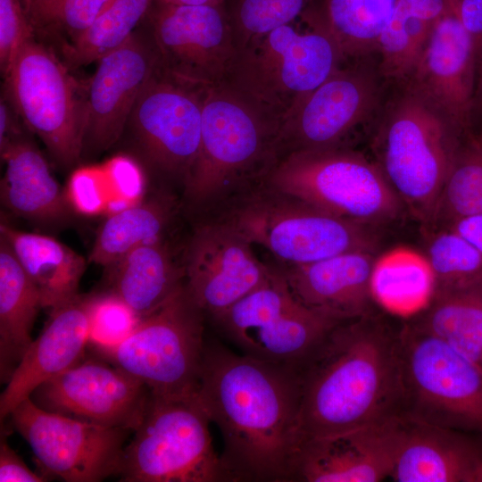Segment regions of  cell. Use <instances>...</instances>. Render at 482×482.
Returning <instances> with one entry per match:
<instances>
[{"label":"cell","instance_id":"obj_9","mask_svg":"<svg viewBox=\"0 0 482 482\" xmlns=\"http://www.w3.org/2000/svg\"><path fill=\"white\" fill-rule=\"evenodd\" d=\"M302 19L308 29L286 24L239 50L225 80L282 119L345 62L331 35Z\"/></svg>","mask_w":482,"mask_h":482},{"label":"cell","instance_id":"obj_39","mask_svg":"<svg viewBox=\"0 0 482 482\" xmlns=\"http://www.w3.org/2000/svg\"><path fill=\"white\" fill-rule=\"evenodd\" d=\"M90 315L89 345L96 352L119 344L141 320L129 305L109 291L91 295Z\"/></svg>","mask_w":482,"mask_h":482},{"label":"cell","instance_id":"obj_12","mask_svg":"<svg viewBox=\"0 0 482 482\" xmlns=\"http://www.w3.org/2000/svg\"><path fill=\"white\" fill-rule=\"evenodd\" d=\"M213 321L242 353L297 369L345 320L304 305L271 267L262 285Z\"/></svg>","mask_w":482,"mask_h":482},{"label":"cell","instance_id":"obj_44","mask_svg":"<svg viewBox=\"0 0 482 482\" xmlns=\"http://www.w3.org/2000/svg\"><path fill=\"white\" fill-rule=\"evenodd\" d=\"M24 129L27 127L20 115L7 98L2 96L0 100V153L12 143L25 137Z\"/></svg>","mask_w":482,"mask_h":482},{"label":"cell","instance_id":"obj_10","mask_svg":"<svg viewBox=\"0 0 482 482\" xmlns=\"http://www.w3.org/2000/svg\"><path fill=\"white\" fill-rule=\"evenodd\" d=\"M204 316L184 283L160 307L142 317L122 341L97 353L141 380L153 395H194L205 346Z\"/></svg>","mask_w":482,"mask_h":482},{"label":"cell","instance_id":"obj_35","mask_svg":"<svg viewBox=\"0 0 482 482\" xmlns=\"http://www.w3.org/2000/svg\"><path fill=\"white\" fill-rule=\"evenodd\" d=\"M154 0H112L74 41L62 46L70 68L97 62L126 42L141 25Z\"/></svg>","mask_w":482,"mask_h":482},{"label":"cell","instance_id":"obj_2","mask_svg":"<svg viewBox=\"0 0 482 482\" xmlns=\"http://www.w3.org/2000/svg\"><path fill=\"white\" fill-rule=\"evenodd\" d=\"M400 330L374 312L342 321L297 368L303 442L402 415Z\"/></svg>","mask_w":482,"mask_h":482},{"label":"cell","instance_id":"obj_17","mask_svg":"<svg viewBox=\"0 0 482 482\" xmlns=\"http://www.w3.org/2000/svg\"><path fill=\"white\" fill-rule=\"evenodd\" d=\"M96 62L84 83L83 154L105 151L120 138L141 92L161 66L144 21L126 42Z\"/></svg>","mask_w":482,"mask_h":482},{"label":"cell","instance_id":"obj_38","mask_svg":"<svg viewBox=\"0 0 482 482\" xmlns=\"http://www.w3.org/2000/svg\"><path fill=\"white\" fill-rule=\"evenodd\" d=\"M426 257L435 277L436 288L463 286L482 279V253L449 228L430 239Z\"/></svg>","mask_w":482,"mask_h":482},{"label":"cell","instance_id":"obj_3","mask_svg":"<svg viewBox=\"0 0 482 482\" xmlns=\"http://www.w3.org/2000/svg\"><path fill=\"white\" fill-rule=\"evenodd\" d=\"M282 118L222 83L204 87L199 153L184 186L195 209H218L259 185L278 161Z\"/></svg>","mask_w":482,"mask_h":482},{"label":"cell","instance_id":"obj_8","mask_svg":"<svg viewBox=\"0 0 482 482\" xmlns=\"http://www.w3.org/2000/svg\"><path fill=\"white\" fill-rule=\"evenodd\" d=\"M400 353L401 416L482 436V366L407 322Z\"/></svg>","mask_w":482,"mask_h":482},{"label":"cell","instance_id":"obj_31","mask_svg":"<svg viewBox=\"0 0 482 482\" xmlns=\"http://www.w3.org/2000/svg\"><path fill=\"white\" fill-rule=\"evenodd\" d=\"M397 0H316L304 16L321 25L345 61L377 52Z\"/></svg>","mask_w":482,"mask_h":482},{"label":"cell","instance_id":"obj_34","mask_svg":"<svg viewBox=\"0 0 482 482\" xmlns=\"http://www.w3.org/2000/svg\"><path fill=\"white\" fill-rule=\"evenodd\" d=\"M478 213H482V124H472L461 134L434 221L448 226Z\"/></svg>","mask_w":482,"mask_h":482},{"label":"cell","instance_id":"obj_50","mask_svg":"<svg viewBox=\"0 0 482 482\" xmlns=\"http://www.w3.org/2000/svg\"><path fill=\"white\" fill-rule=\"evenodd\" d=\"M479 364L482 366V356H481V360H480Z\"/></svg>","mask_w":482,"mask_h":482},{"label":"cell","instance_id":"obj_14","mask_svg":"<svg viewBox=\"0 0 482 482\" xmlns=\"http://www.w3.org/2000/svg\"><path fill=\"white\" fill-rule=\"evenodd\" d=\"M203 90L173 78L161 64L141 92L125 129L148 167L183 185L199 153Z\"/></svg>","mask_w":482,"mask_h":482},{"label":"cell","instance_id":"obj_16","mask_svg":"<svg viewBox=\"0 0 482 482\" xmlns=\"http://www.w3.org/2000/svg\"><path fill=\"white\" fill-rule=\"evenodd\" d=\"M10 416L47 474L67 482H97L118 474L129 429L48 411L30 397Z\"/></svg>","mask_w":482,"mask_h":482},{"label":"cell","instance_id":"obj_25","mask_svg":"<svg viewBox=\"0 0 482 482\" xmlns=\"http://www.w3.org/2000/svg\"><path fill=\"white\" fill-rule=\"evenodd\" d=\"M5 172L1 200L13 213L30 220L54 222L65 219L71 208L66 194L51 173L47 162L26 137L1 152Z\"/></svg>","mask_w":482,"mask_h":482},{"label":"cell","instance_id":"obj_41","mask_svg":"<svg viewBox=\"0 0 482 482\" xmlns=\"http://www.w3.org/2000/svg\"><path fill=\"white\" fill-rule=\"evenodd\" d=\"M36 36L20 0H0V69L3 77L24 45Z\"/></svg>","mask_w":482,"mask_h":482},{"label":"cell","instance_id":"obj_45","mask_svg":"<svg viewBox=\"0 0 482 482\" xmlns=\"http://www.w3.org/2000/svg\"><path fill=\"white\" fill-rule=\"evenodd\" d=\"M456 12L474 43L477 58L482 50V0H454Z\"/></svg>","mask_w":482,"mask_h":482},{"label":"cell","instance_id":"obj_20","mask_svg":"<svg viewBox=\"0 0 482 482\" xmlns=\"http://www.w3.org/2000/svg\"><path fill=\"white\" fill-rule=\"evenodd\" d=\"M477 51L453 0L436 23L407 81L461 132L472 126Z\"/></svg>","mask_w":482,"mask_h":482},{"label":"cell","instance_id":"obj_46","mask_svg":"<svg viewBox=\"0 0 482 482\" xmlns=\"http://www.w3.org/2000/svg\"><path fill=\"white\" fill-rule=\"evenodd\" d=\"M482 253V213L460 218L447 226Z\"/></svg>","mask_w":482,"mask_h":482},{"label":"cell","instance_id":"obj_32","mask_svg":"<svg viewBox=\"0 0 482 482\" xmlns=\"http://www.w3.org/2000/svg\"><path fill=\"white\" fill-rule=\"evenodd\" d=\"M436 280L426 255L398 247L376 258L370 278L377 305L392 314L411 317L431 299Z\"/></svg>","mask_w":482,"mask_h":482},{"label":"cell","instance_id":"obj_48","mask_svg":"<svg viewBox=\"0 0 482 482\" xmlns=\"http://www.w3.org/2000/svg\"><path fill=\"white\" fill-rule=\"evenodd\" d=\"M160 2L179 5H224L226 0H157Z\"/></svg>","mask_w":482,"mask_h":482},{"label":"cell","instance_id":"obj_13","mask_svg":"<svg viewBox=\"0 0 482 482\" xmlns=\"http://www.w3.org/2000/svg\"><path fill=\"white\" fill-rule=\"evenodd\" d=\"M385 80L369 55L345 61L284 116L278 160L293 152L343 146L356 128L378 116Z\"/></svg>","mask_w":482,"mask_h":482},{"label":"cell","instance_id":"obj_21","mask_svg":"<svg viewBox=\"0 0 482 482\" xmlns=\"http://www.w3.org/2000/svg\"><path fill=\"white\" fill-rule=\"evenodd\" d=\"M394 431L393 481H482V436L404 416L395 420Z\"/></svg>","mask_w":482,"mask_h":482},{"label":"cell","instance_id":"obj_49","mask_svg":"<svg viewBox=\"0 0 482 482\" xmlns=\"http://www.w3.org/2000/svg\"><path fill=\"white\" fill-rule=\"evenodd\" d=\"M26 11V8H27V5H28V3H29V0H20Z\"/></svg>","mask_w":482,"mask_h":482},{"label":"cell","instance_id":"obj_36","mask_svg":"<svg viewBox=\"0 0 482 482\" xmlns=\"http://www.w3.org/2000/svg\"><path fill=\"white\" fill-rule=\"evenodd\" d=\"M112 0H29L26 12L37 37L59 48L77 39Z\"/></svg>","mask_w":482,"mask_h":482},{"label":"cell","instance_id":"obj_37","mask_svg":"<svg viewBox=\"0 0 482 482\" xmlns=\"http://www.w3.org/2000/svg\"><path fill=\"white\" fill-rule=\"evenodd\" d=\"M316 0H226L237 51L270 31L293 23Z\"/></svg>","mask_w":482,"mask_h":482},{"label":"cell","instance_id":"obj_40","mask_svg":"<svg viewBox=\"0 0 482 482\" xmlns=\"http://www.w3.org/2000/svg\"><path fill=\"white\" fill-rule=\"evenodd\" d=\"M109 183L101 165L81 166L71 173L65 192L71 208L86 215L106 211L110 201Z\"/></svg>","mask_w":482,"mask_h":482},{"label":"cell","instance_id":"obj_43","mask_svg":"<svg viewBox=\"0 0 482 482\" xmlns=\"http://www.w3.org/2000/svg\"><path fill=\"white\" fill-rule=\"evenodd\" d=\"M46 478L32 471L9 445L5 434L0 440V482H42Z\"/></svg>","mask_w":482,"mask_h":482},{"label":"cell","instance_id":"obj_24","mask_svg":"<svg viewBox=\"0 0 482 482\" xmlns=\"http://www.w3.org/2000/svg\"><path fill=\"white\" fill-rule=\"evenodd\" d=\"M375 252L352 251L307 264H281L290 291L304 305L341 320L374 312Z\"/></svg>","mask_w":482,"mask_h":482},{"label":"cell","instance_id":"obj_1","mask_svg":"<svg viewBox=\"0 0 482 482\" xmlns=\"http://www.w3.org/2000/svg\"><path fill=\"white\" fill-rule=\"evenodd\" d=\"M196 395L234 481H294L303 444L296 368L205 342Z\"/></svg>","mask_w":482,"mask_h":482},{"label":"cell","instance_id":"obj_22","mask_svg":"<svg viewBox=\"0 0 482 482\" xmlns=\"http://www.w3.org/2000/svg\"><path fill=\"white\" fill-rule=\"evenodd\" d=\"M91 295H78L51 309L40 335L32 341L0 396L3 421L34 390L82 361L89 345Z\"/></svg>","mask_w":482,"mask_h":482},{"label":"cell","instance_id":"obj_19","mask_svg":"<svg viewBox=\"0 0 482 482\" xmlns=\"http://www.w3.org/2000/svg\"><path fill=\"white\" fill-rule=\"evenodd\" d=\"M252 245L218 220L196 227L185 253V286L204 315L214 320L268 278L271 267Z\"/></svg>","mask_w":482,"mask_h":482},{"label":"cell","instance_id":"obj_11","mask_svg":"<svg viewBox=\"0 0 482 482\" xmlns=\"http://www.w3.org/2000/svg\"><path fill=\"white\" fill-rule=\"evenodd\" d=\"M4 96L54 160L64 167L83 155L84 84L52 47L35 36L4 76Z\"/></svg>","mask_w":482,"mask_h":482},{"label":"cell","instance_id":"obj_23","mask_svg":"<svg viewBox=\"0 0 482 482\" xmlns=\"http://www.w3.org/2000/svg\"><path fill=\"white\" fill-rule=\"evenodd\" d=\"M395 420L303 441L295 461L294 481L379 482L389 478Z\"/></svg>","mask_w":482,"mask_h":482},{"label":"cell","instance_id":"obj_7","mask_svg":"<svg viewBox=\"0 0 482 482\" xmlns=\"http://www.w3.org/2000/svg\"><path fill=\"white\" fill-rule=\"evenodd\" d=\"M262 183L368 225L396 219L403 205L378 164L345 146L290 153L277 161Z\"/></svg>","mask_w":482,"mask_h":482},{"label":"cell","instance_id":"obj_4","mask_svg":"<svg viewBox=\"0 0 482 482\" xmlns=\"http://www.w3.org/2000/svg\"><path fill=\"white\" fill-rule=\"evenodd\" d=\"M398 84L378 116L376 163L403 205L434 221L462 132L407 81Z\"/></svg>","mask_w":482,"mask_h":482},{"label":"cell","instance_id":"obj_27","mask_svg":"<svg viewBox=\"0 0 482 482\" xmlns=\"http://www.w3.org/2000/svg\"><path fill=\"white\" fill-rule=\"evenodd\" d=\"M0 237L37 287L42 307L53 309L79 295L86 262L77 252L54 237L18 230L5 223H1Z\"/></svg>","mask_w":482,"mask_h":482},{"label":"cell","instance_id":"obj_6","mask_svg":"<svg viewBox=\"0 0 482 482\" xmlns=\"http://www.w3.org/2000/svg\"><path fill=\"white\" fill-rule=\"evenodd\" d=\"M210 423L196 393L176 396L151 394L144 417L124 448L120 480L234 481L213 448Z\"/></svg>","mask_w":482,"mask_h":482},{"label":"cell","instance_id":"obj_26","mask_svg":"<svg viewBox=\"0 0 482 482\" xmlns=\"http://www.w3.org/2000/svg\"><path fill=\"white\" fill-rule=\"evenodd\" d=\"M109 269V292L139 317L165 303L185 283L184 264H178L163 240L139 245Z\"/></svg>","mask_w":482,"mask_h":482},{"label":"cell","instance_id":"obj_15","mask_svg":"<svg viewBox=\"0 0 482 482\" xmlns=\"http://www.w3.org/2000/svg\"><path fill=\"white\" fill-rule=\"evenodd\" d=\"M144 22L170 76L198 87L227 79L238 51L224 5L154 0Z\"/></svg>","mask_w":482,"mask_h":482},{"label":"cell","instance_id":"obj_47","mask_svg":"<svg viewBox=\"0 0 482 482\" xmlns=\"http://www.w3.org/2000/svg\"><path fill=\"white\" fill-rule=\"evenodd\" d=\"M472 124H482V50L477 58Z\"/></svg>","mask_w":482,"mask_h":482},{"label":"cell","instance_id":"obj_29","mask_svg":"<svg viewBox=\"0 0 482 482\" xmlns=\"http://www.w3.org/2000/svg\"><path fill=\"white\" fill-rule=\"evenodd\" d=\"M409 325L480 362L482 356V279L435 288L428 304Z\"/></svg>","mask_w":482,"mask_h":482},{"label":"cell","instance_id":"obj_18","mask_svg":"<svg viewBox=\"0 0 482 482\" xmlns=\"http://www.w3.org/2000/svg\"><path fill=\"white\" fill-rule=\"evenodd\" d=\"M151 396L141 380L105 360L81 361L37 386L30 399L48 411L135 430Z\"/></svg>","mask_w":482,"mask_h":482},{"label":"cell","instance_id":"obj_28","mask_svg":"<svg viewBox=\"0 0 482 482\" xmlns=\"http://www.w3.org/2000/svg\"><path fill=\"white\" fill-rule=\"evenodd\" d=\"M41 297L8 243L0 237V378L7 383L33 339Z\"/></svg>","mask_w":482,"mask_h":482},{"label":"cell","instance_id":"obj_30","mask_svg":"<svg viewBox=\"0 0 482 482\" xmlns=\"http://www.w3.org/2000/svg\"><path fill=\"white\" fill-rule=\"evenodd\" d=\"M453 0H397L377 52L386 80L401 83L414 68L436 23Z\"/></svg>","mask_w":482,"mask_h":482},{"label":"cell","instance_id":"obj_42","mask_svg":"<svg viewBox=\"0 0 482 482\" xmlns=\"http://www.w3.org/2000/svg\"><path fill=\"white\" fill-rule=\"evenodd\" d=\"M103 166L112 193L111 201H124L129 205L142 201L145 176L141 163L130 155L120 154L107 160Z\"/></svg>","mask_w":482,"mask_h":482},{"label":"cell","instance_id":"obj_5","mask_svg":"<svg viewBox=\"0 0 482 482\" xmlns=\"http://www.w3.org/2000/svg\"><path fill=\"white\" fill-rule=\"evenodd\" d=\"M214 219L251 245L267 249L282 264H307L377 248L371 225L331 214L262 183L230 200Z\"/></svg>","mask_w":482,"mask_h":482},{"label":"cell","instance_id":"obj_33","mask_svg":"<svg viewBox=\"0 0 482 482\" xmlns=\"http://www.w3.org/2000/svg\"><path fill=\"white\" fill-rule=\"evenodd\" d=\"M170 196H154L112 213L100 226L89 261L108 267L134 248L162 239L175 212Z\"/></svg>","mask_w":482,"mask_h":482}]
</instances>
